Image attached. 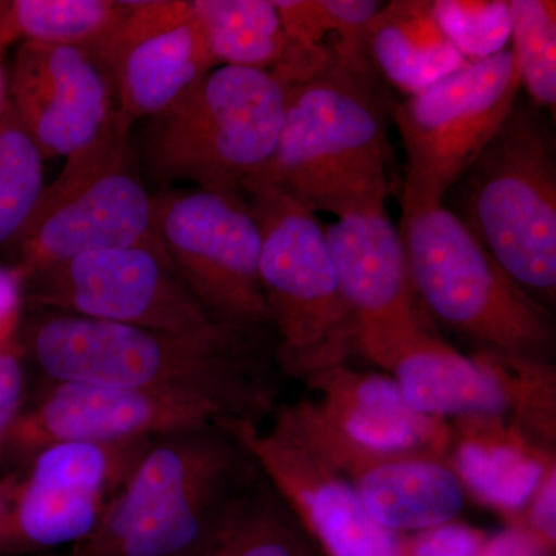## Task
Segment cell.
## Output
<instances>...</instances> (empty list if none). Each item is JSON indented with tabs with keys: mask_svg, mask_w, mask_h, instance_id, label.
<instances>
[{
	"mask_svg": "<svg viewBox=\"0 0 556 556\" xmlns=\"http://www.w3.org/2000/svg\"><path fill=\"white\" fill-rule=\"evenodd\" d=\"M46 382L142 388L204 399L233 422L276 413L281 375L270 329L211 320L166 331L30 309L17 338Z\"/></svg>",
	"mask_w": 556,
	"mask_h": 556,
	"instance_id": "cell-1",
	"label": "cell"
},
{
	"mask_svg": "<svg viewBox=\"0 0 556 556\" xmlns=\"http://www.w3.org/2000/svg\"><path fill=\"white\" fill-rule=\"evenodd\" d=\"M240 422L160 434L64 556H203L263 477Z\"/></svg>",
	"mask_w": 556,
	"mask_h": 556,
	"instance_id": "cell-2",
	"label": "cell"
},
{
	"mask_svg": "<svg viewBox=\"0 0 556 556\" xmlns=\"http://www.w3.org/2000/svg\"><path fill=\"white\" fill-rule=\"evenodd\" d=\"M382 102L368 73L332 60L288 86L276 149L252 178L283 190L311 212L345 217L390 192Z\"/></svg>",
	"mask_w": 556,
	"mask_h": 556,
	"instance_id": "cell-3",
	"label": "cell"
},
{
	"mask_svg": "<svg viewBox=\"0 0 556 556\" xmlns=\"http://www.w3.org/2000/svg\"><path fill=\"white\" fill-rule=\"evenodd\" d=\"M288 87L268 70L218 65L169 109L144 119L135 142L142 175L160 189L241 190L276 149Z\"/></svg>",
	"mask_w": 556,
	"mask_h": 556,
	"instance_id": "cell-4",
	"label": "cell"
},
{
	"mask_svg": "<svg viewBox=\"0 0 556 556\" xmlns=\"http://www.w3.org/2000/svg\"><path fill=\"white\" fill-rule=\"evenodd\" d=\"M401 207L399 230L424 314L477 350L548 362L551 311L508 277L444 203Z\"/></svg>",
	"mask_w": 556,
	"mask_h": 556,
	"instance_id": "cell-5",
	"label": "cell"
},
{
	"mask_svg": "<svg viewBox=\"0 0 556 556\" xmlns=\"http://www.w3.org/2000/svg\"><path fill=\"white\" fill-rule=\"evenodd\" d=\"M257 222L260 283L281 375L308 383L350 364L356 332L340 294L325 226L283 190L249 178L241 185Z\"/></svg>",
	"mask_w": 556,
	"mask_h": 556,
	"instance_id": "cell-6",
	"label": "cell"
},
{
	"mask_svg": "<svg viewBox=\"0 0 556 556\" xmlns=\"http://www.w3.org/2000/svg\"><path fill=\"white\" fill-rule=\"evenodd\" d=\"M459 186L457 217L536 302L556 299V150L540 109L515 104Z\"/></svg>",
	"mask_w": 556,
	"mask_h": 556,
	"instance_id": "cell-7",
	"label": "cell"
},
{
	"mask_svg": "<svg viewBox=\"0 0 556 556\" xmlns=\"http://www.w3.org/2000/svg\"><path fill=\"white\" fill-rule=\"evenodd\" d=\"M131 126L116 109L97 138L65 159L64 169L43 188L7 243L14 266L27 274L104 249L164 252L153 230L152 193L139 167Z\"/></svg>",
	"mask_w": 556,
	"mask_h": 556,
	"instance_id": "cell-8",
	"label": "cell"
},
{
	"mask_svg": "<svg viewBox=\"0 0 556 556\" xmlns=\"http://www.w3.org/2000/svg\"><path fill=\"white\" fill-rule=\"evenodd\" d=\"M156 239L204 311L223 324L270 329L260 283V229L241 190L152 193Z\"/></svg>",
	"mask_w": 556,
	"mask_h": 556,
	"instance_id": "cell-9",
	"label": "cell"
},
{
	"mask_svg": "<svg viewBox=\"0 0 556 556\" xmlns=\"http://www.w3.org/2000/svg\"><path fill=\"white\" fill-rule=\"evenodd\" d=\"M521 89L511 49L470 62L394 110L407 164L401 204H441L495 137Z\"/></svg>",
	"mask_w": 556,
	"mask_h": 556,
	"instance_id": "cell-10",
	"label": "cell"
},
{
	"mask_svg": "<svg viewBox=\"0 0 556 556\" xmlns=\"http://www.w3.org/2000/svg\"><path fill=\"white\" fill-rule=\"evenodd\" d=\"M153 438L60 442L40 450L14 479L0 527V556L73 547L97 529Z\"/></svg>",
	"mask_w": 556,
	"mask_h": 556,
	"instance_id": "cell-11",
	"label": "cell"
},
{
	"mask_svg": "<svg viewBox=\"0 0 556 556\" xmlns=\"http://www.w3.org/2000/svg\"><path fill=\"white\" fill-rule=\"evenodd\" d=\"M24 300L30 309L166 331L214 320L167 255L141 247L87 252L33 269L25 274Z\"/></svg>",
	"mask_w": 556,
	"mask_h": 556,
	"instance_id": "cell-12",
	"label": "cell"
},
{
	"mask_svg": "<svg viewBox=\"0 0 556 556\" xmlns=\"http://www.w3.org/2000/svg\"><path fill=\"white\" fill-rule=\"evenodd\" d=\"M325 236L356 353L388 372L402 351L434 332L413 292L401 230L378 204L325 226Z\"/></svg>",
	"mask_w": 556,
	"mask_h": 556,
	"instance_id": "cell-13",
	"label": "cell"
},
{
	"mask_svg": "<svg viewBox=\"0 0 556 556\" xmlns=\"http://www.w3.org/2000/svg\"><path fill=\"white\" fill-rule=\"evenodd\" d=\"M233 422L225 413L188 394L170 391L46 382L3 438L0 453L27 466L40 450L60 442H119Z\"/></svg>",
	"mask_w": 556,
	"mask_h": 556,
	"instance_id": "cell-14",
	"label": "cell"
},
{
	"mask_svg": "<svg viewBox=\"0 0 556 556\" xmlns=\"http://www.w3.org/2000/svg\"><path fill=\"white\" fill-rule=\"evenodd\" d=\"M239 428L324 556H405L408 535L369 517L350 482L309 444L289 404L278 405L266 428Z\"/></svg>",
	"mask_w": 556,
	"mask_h": 556,
	"instance_id": "cell-15",
	"label": "cell"
},
{
	"mask_svg": "<svg viewBox=\"0 0 556 556\" xmlns=\"http://www.w3.org/2000/svg\"><path fill=\"white\" fill-rule=\"evenodd\" d=\"M90 49L130 123L169 109L217 67L189 0L127 2L118 24Z\"/></svg>",
	"mask_w": 556,
	"mask_h": 556,
	"instance_id": "cell-16",
	"label": "cell"
},
{
	"mask_svg": "<svg viewBox=\"0 0 556 556\" xmlns=\"http://www.w3.org/2000/svg\"><path fill=\"white\" fill-rule=\"evenodd\" d=\"M10 104L43 159L89 144L116 112L108 70L90 47L22 42L9 78Z\"/></svg>",
	"mask_w": 556,
	"mask_h": 556,
	"instance_id": "cell-17",
	"label": "cell"
},
{
	"mask_svg": "<svg viewBox=\"0 0 556 556\" xmlns=\"http://www.w3.org/2000/svg\"><path fill=\"white\" fill-rule=\"evenodd\" d=\"M289 407L309 444L350 482L380 526L413 535L459 519L468 496L448 456L371 452L328 433L298 405Z\"/></svg>",
	"mask_w": 556,
	"mask_h": 556,
	"instance_id": "cell-18",
	"label": "cell"
},
{
	"mask_svg": "<svg viewBox=\"0 0 556 556\" xmlns=\"http://www.w3.org/2000/svg\"><path fill=\"white\" fill-rule=\"evenodd\" d=\"M295 402L308 419L350 444L379 453H437L448 456L452 426L415 412L386 371L350 364L305 383Z\"/></svg>",
	"mask_w": 556,
	"mask_h": 556,
	"instance_id": "cell-19",
	"label": "cell"
},
{
	"mask_svg": "<svg viewBox=\"0 0 556 556\" xmlns=\"http://www.w3.org/2000/svg\"><path fill=\"white\" fill-rule=\"evenodd\" d=\"M388 375L405 402L434 419L497 417L511 422L514 399L503 356L477 350L473 356L439 339L437 331L417 339L399 354Z\"/></svg>",
	"mask_w": 556,
	"mask_h": 556,
	"instance_id": "cell-20",
	"label": "cell"
},
{
	"mask_svg": "<svg viewBox=\"0 0 556 556\" xmlns=\"http://www.w3.org/2000/svg\"><path fill=\"white\" fill-rule=\"evenodd\" d=\"M450 426L448 460L467 496L500 511L510 526H521L530 500L555 466V452L497 417L453 420Z\"/></svg>",
	"mask_w": 556,
	"mask_h": 556,
	"instance_id": "cell-21",
	"label": "cell"
},
{
	"mask_svg": "<svg viewBox=\"0 0 556 556\" xmlns=\"http://www.w3.org/2000/svg\"><path fill=\"white\" fill-rule=\"evenodd\" d=\"M365 53L407 97L470 64L442 31L433 2L426 0H394L380 7L367 28Z\"/></svg>",
	"mask_w": 556,
	"mask_h": 556,
	"instance_id": "cell-22",
	"label": "cell"
},
{
	"mask_svg": "<svg viewBox=\"0 0 556 556\" xmlns=\"http://www.w3.org/2000/svg\"><path fill=\"white\" fill-rule=\"evenodd\" d=\"M215 64L257 70L281 64L289 40L274 0H190Z\"/></svg>",
	"mask_w": 556,
	"mask_h": 556,
	"instance_id": "cell-23",
	"label": "cell"
},
{
	"mask_svg": "<svg viewBox=\"0 0 556 556\" xmlns=\"http://www.w3.org/2000/svg\"><path fill=\"white\" fill-rule=\"evenodd\" d=\"M203 556H324L283 496L260 478Z\"/></svg>",
	"mask_w": 556,
	"mask_h": 556,
	"instance_id": "cell-24",
	"label": "cell"
},
{
	"mask_svg": "<svg viewBox=\"0 0 556 556\" xmlns=\"http://www.w3.org/2000/svg\"><path fill=\"white\" fill-rule=\"evenodd\" d=\"M127 10L113 0H0V35L39 43L97 46Z\"/></svg>",
	"mask_w": 556,
	"mask_h": 556,
	"instance_id": "cell-25",
	"label": "cell"
},
{
	"mask_svg": "<svg viewBox=\"0 0 556 556\" xmlns=\"http://www.w3.org/2000/svg\"><path fill=\"white\" fill-rule=\"evenodd\" d=\"M511 51L533 108H556V3L510 0Z\"/></svg>",
	"mask_w": 556,
	"mask_h": 556,
	"instance_id": "cell-26",
	"label": "cell"
},
{
	"mask_svg": "<svg viewBox=\"0 0 556 556\" xmlns=\"http://www.w3.org/2000/svg\"><path fill=\"white\" fill-rule=\"evenodd\" d=\"M43 156L14 109L0 113V244H7L38 203Z\"/></svg>",
	"mask_w": 556,
	"mask_h": 556,
	"instance_id": "cell-27",
	"label": "cell"
},
{
	"mask_svg": "<svg viewBox=\"0 0 556 556\" xmlns=\"http://www.w3.org/2000/svg\"><path fill=\"white\" fill-rule=\"evenodd\" d=\"M434 16L450 42L470 62L507 49L510 7L504 0H437Z\"/></svg>",
	"mask_w": 556,
	"mask_h": 556,
	"instance_id": "cell-28",
	"label": "cell"
},
{
	"mask_svg": "<svg viewBox=\"0 0 556 556\" xmlns=\"http://www.w3.org/2000/svg\"><path fill=\"white\" fill-rule=\"evenodd\" d=\"M289 47L298 51L320 50L324 39L334 35L336 24L325 0H274Z\"/></svg>",
	"mask_w": 556,
	"mask_h": 556,
	"instance_id": "cell-29",
	"label": "cell"
},
{
	"mask_svg": "<svg viewBox=\"0 0 556 556\" xmlns=\"http://www.w3.org/2000/svg\"><path fill=\"white\" fill-rule=\"evenodd\" d=\"M486 541L484 530L456 519L408 535L405 556H482Z\"/></svg>",
	"mask_w": 556,
	"mask_h": 556,
	"instance_id": "cell-30",
	"label": "cell"
},
{
	"mask_svg": "<svg viewBox=\"0 0 556 556\" xmlns=\"http://www.w3.org/2000/svg\"><path fill=\"white\" fill-rule=\"evenodd\" d=\"M25 388L27 379L20 346L0 350V445L24 409Z\"/></svg>",
	"mask_w": 556,
	"mask_h": 556,
	"instance_id": "cell-31",
	"label": "cell"
},
{
	"mask_svg": "<svg viewBox=\"0 0 556 556\" xmlns=\"http://www.w3.org/2000/svg\"><path fill=\"white\" fill-rule=\"evenodd\" d=\"M24 270L0 266V350L17 346L24 318Z\"/></svg>",
	"mask_w": 556,
	"mask_h": 556,
	"instance_id": "cell-32",
	"label": "cell"
},
{
	"mask_svg": "<svg viewBox=\"0 0 556 556\" xmlns=\"http://www.w3.org/2000/svg\"><path fill=\"white\" fill-rule=\"evenodd\" d=\"M555 495L556 467L554 466L547 471L535 495L530 500L521 522L529 532L552 547H555L556 540Z\"/></svg>",
	"mask_w": 556,
	"mask_h": 556,
	"instance_id": "cell-33",
	"label": "cell"
},
{
	"mask_svg": "<svg viewBox=\"0 0 556 556\" xmlns=\"http://www.w3.org/2000/svg\"><path fill=\"white\" fill-rule=\"evenodd\" d=\"M554 548L525 526H510L504 532L489 536L482 556H554Z\"/></svg>",
	"mask_w": 556,
	"mask_h": 556,
	"instance_id": "cell-34",
	"label": "cell"
},
{
	"mask_svg": "<svg viewBox=\"0 0 556 556\" xmlns=\"http://www.w3.org/2000/svg\"><path fill=\"white\" fill-rule=\"evenodd\" d=\"M10 46V40L7 39L5 36L0 35V113L9 108L10 104L9 76H7L5 65H3L5 51Z\"/></svg>",
	"mask_w": 556,
	"mask_h": 556,
	"instance_id": "cell-35",
	"label": "cell"
},
{
	"mask_svg": "<svg viewBox=\"0 0 556 556\" xmlns=\"http://www.w3.org/2000/svg\"><path fill=\"white\" fill-rule=\"evenodd\" d=\"M14 479L16 478H7L0 481V527H2L7 510H9L11 490H13Z\"/></svg>",
	"mask_w": 556,
	"mask_h": 556,
	"instance_id": "cell-36",
	"label": "cell"
}]
</instances>
